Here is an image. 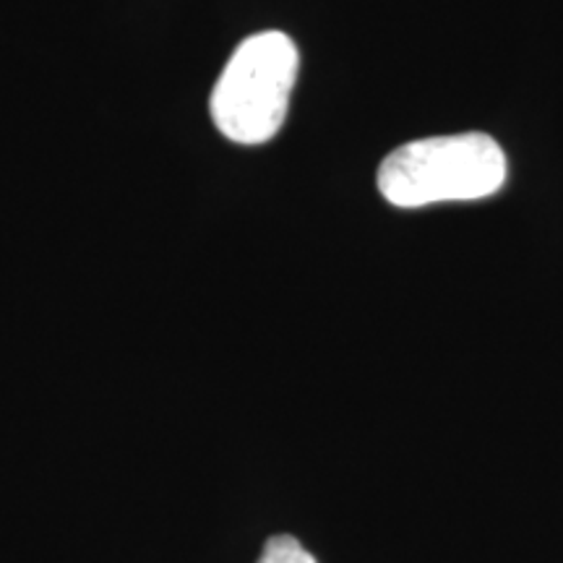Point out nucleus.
<instances>
[{"instance_id":"obj_3","label":"nucleus","mask_w":563,"mask_h":563,"mask_svg":"<svg viewBox=\"0 0 563 563\" xmlns=\"http://www.w3.org/2000/svg\"><path fill=\"white\" fill-rule=\"evenodd\" d=\"M256 563H319L306 548L300 545V540H295L292 534H277V538L266 540L262 555Z\"/></svg>"},{"instance_id":"obj_1","label":"nucleus","mask_w":563,"mask_h":563,"mask_svg":"<svg viewBox=\"0 0 563 563\" xmlns=\"http://www.w3.org/2000/svg\"><path fill=\"white\" fill-rule=\"evenodd\" d=\"M506 154L488 133H452L410 141L378 170V191L391 207L420 209L446 201H477L506 183Z\"/></svg>"},{"instance_id":"obj_2","label":"nucleus","mask_w":563,"mask_h":563,"mask_svg":"<svg viewBox=\"0 0 563 563\" xmlns=\"http://www.w3.org/2000/svg\"><path fill=\"white\" fill-rule=\"evenodd\" d=\"M300 55L285 32L243 40L211 91V121L235 144H264L285 125Z\"/></svg>"}]
</instances>
